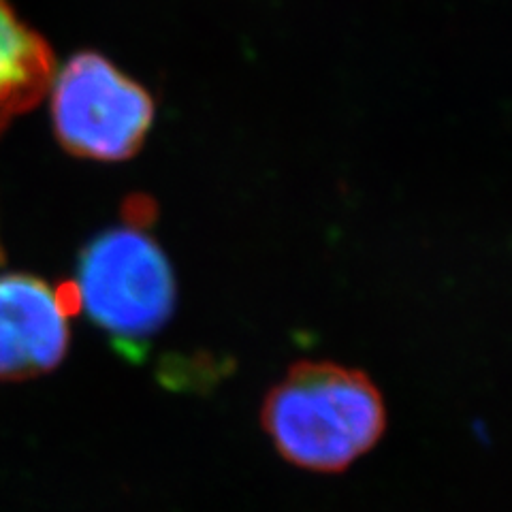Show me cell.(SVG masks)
Returning <instances> with one entry per match:
<instances>
[{
    "label": "cell",
    "instance_id": "cell-2",
    "mask_svg": "<svg viewBox=\"0 0 512 512\" xmlns=\"http://www.w3.org/2000/svg\"><path fill=\"white\" fill-rule=\"evenodd\" d=\"M77 308L118 342H146L175 306L165 252L139 227L109 229L86 246L73 282Z\"/></svg>",
    "mask_w": 512,
    "mask_h": 512
},
{
    "label": "cell",
    "instance_id": "cell-5",
    "mask_svg": "<svg viewBox=\"0 0 512 512\" xmlns=\"http://www.w3.org/2000/svg\"><path fill=\"white\" fill-rule=\"evenodd\" d=\"M52 75L43 39L0 3V128L39 103Z\"/></svg>",
    "mask_w": 512,
    "mask_h": 512
},
{
    "label": "cell",
    "instance_id": "cell-1",
    "mask_svg": "<svg viewBox=\"0 0 512 512\" xmlns=\"http://www.w3.org/2000/svg\"><path fill=\"white\" fill-rule=\"evenodd\" d=\"M384 425L376 384L338 363L293 365L263 404V427L276 451L312 472L348 468L380 440Z\"/></svg>",
    "mask_w": 512,
    "mask_h": 512
},
{
    "label": "cell",
    "instance_id": "cell-6",
    "mask_svg": "<svg viewBox=\"0 0 512 512\" xmlns=\"http://www.w3.org/2000/svg\"><path fill=\"white\" fill-rule=\"evenodd\" d=\"M0 261H3V248H0Z\"/></svg>",
    "mask_w": 512,
    "mask_h": 512
},
{
    "label": "cell",
    "instance_id": "cell-4",
    "mask_svg": "<svg viewBox=\"0 0 512 512\" xmlns=\"http://www.w3.org/2000/svg\"><path fill=\"white\" fill-rule=\"evenodd\" d=\"M75 310L73 284L52 286L26 274L0 276V378L22 380L54 370L67 355Z\"/></svg>",
    "mask_w": 512,
    "mask_h": 512
},
{
    "label": "cell",
    "instance_id": "cell-3",
    "mask_svg": "<svg viewBox=\"0 0 512 512\" xmlns=\"http://www.w3.org/2000/svg\"><path fill=\"white\" fill-rule=\"evenodd\" d=\"M54 131L69 152L94 160L133 156L154 107L141 86L96 54H77L52 75Z\"/></svg>",
    "mask_w": 512,
    "mask_h": 512
}]
</instances>
